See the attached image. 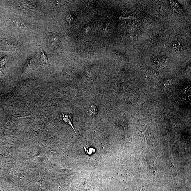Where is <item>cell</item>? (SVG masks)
Instances as JSON below:
<instances>
[{"label":"cell","instance_id":"6da1fadb","mask_svg":"<svg viewBox=\"0 0 191 191\" xmlns=\"http://www.w3.org/2000/svg\"><path fill=\"white\" fill-rule=\"evenodd\" d=\"M62 119L65 123L71 126L73 130H74L75 133H76V135H77L75 131L74 127H73L72 121V115L71 114L69 113H63L61 116Z\"/></svg>","mask_w":191,"mask_h":191},{"label":"cell","instance_id":"7a4b0ae2","mask_svg":"<svg viewBox=\"0 0 191 191\" xmlns=\"http://www.w3.org/2000/svg\"><path fill=\"white\" fill-rule=\"evenodd\" d=\"M41 57L42 63L43 64L45 65V64L48 63V59H47V56H45V55L44 53L42 54Z\"/></svg>","mask_w":191,"mask_h":191},{"label":"cell","instance_id":"3957f363","mask_svg":"<svg viewBox=\"0 0 191 191\" xmlns=\"http://www.w3.org/2000/svg\"><path fill=\"white\" fill-rule=\"evenodd\" d=\"M16 26L18 27L19 28H24V27H25V25L22 22H16Z\"/></svg>","mask_w":191,"mask_h":191}]
</instances>
